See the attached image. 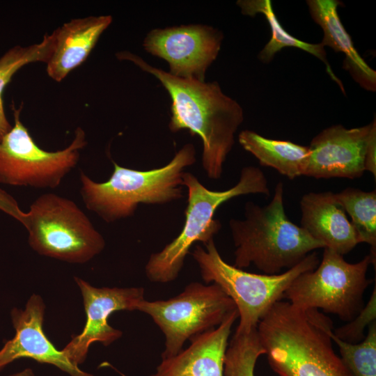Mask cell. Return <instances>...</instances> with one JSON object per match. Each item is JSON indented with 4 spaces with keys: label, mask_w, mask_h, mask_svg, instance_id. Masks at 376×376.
<instances>
[{
    "label": "cell",
    "mask_w": 376,
    "mask_h": 376,
    "mask_svg": "<svg viewBox=\"0 0 376 376\" xmlns=\"http://www.w3.org/2000/svg\"><path fill=\"white\" fill-rule=\"evenodd\" d=\"M118 57L132 61L162 83L171 99L169 129L173 132L188 130L198 135L203 169L208 178H220L235 134L244 120L240 104L224 94L217 81L175 77L129 52L120 53Z\"/></svg>",
    "instance_id": "1"
},
{
    "label": "cell",
    "mask_w": 376,
    "mask_h": 376,
    "mask_svg": "<svg viewBox=\"0 0 376 376\" xmlns=\"http://www.w3.org/2000/svg\"><path fill=\"white\" fill-rule=\"evenodd\" d=\"M257 330L268 363L279 376H353L333 348V322L318 309L280 300Z\"/></svg>",
    "instance_id": "2"
},
{
    "label": "cell",
    "mask_w": 376,
    "mask_h": 376,
    "mask_svg": "<svg viewBox=\"0 0 376 376\" xmlns=\"http://www.w3.org/2000/svg\"><path fill=\"white\" fill-rule=\"evenodd\" d=\"M281 182L276 184L271 201L265 206L247 202L244 219H232L229 226L235 247L234 266L253 264L265 274L281 273L301 262L324 245L287 217Z\"/></svg>",
    "instance_id": "3"
},
{
    "label": "cell",
    "mask_w": 376,
    "mask_h": 376,
    "mask_svg": "<svg viewBox=\"0 0 376 376\" xmlns=\"http://www.w3.org/2000/svg\"><path fill=\"white\" fill-rule=\"evenodd\" d=\"M195 162L191 143L185 144L167 164L158 169L135 170L112 161V174L103 182L80 171V195L88 210L112 223L133 216L139 204L163 205L180 199L184 171Z\"/></svg>",
    "instance_id": "4"
},
{
    "label": "cell",
    "mask_w": 376,
    "mask_h": 376,
    "mask_svg": "<svg viewBox=\"0 0 376 376\" xmlns=\"http://www.w3.org/2000/svg\"><path fill=\"white\" fill-rule=\"evenodd\" d=\"M182 184L188 191L185 224L173 241L160 251L150 255L145 272L148 279L154 283H166L175 280L191 246L196 242L205 244L213 239L221 227L220 222L214 219L221 205L242 195L270 194L264 173L253 166L244 167L237 183L224 191L207 189L188 172L183 174Z\"/></svg>",
    "instance_id": "5"
},
{
    "label": "cell",
    "mask_w": 376,
    "mask_h": 376,
    "mask_svg": "<svg viewBox=\"0 0 376 376\" xmlns=\"http://www.w3.org/2000/svg\"><path fill=\"white\" fill-rule=\"evenodd\" d=\"M197 245L191 256L198 264L203 280L215 283L233 301L238 312L235 331L244 332L257 327L261 318L283 296L301 274L313 270L320 263L315 251L284 272L276 274H255L227 263L220 256L214 240Z\"/></svg>",
    "instance_id": "6"
},
{
    "label": "cell",
    "mask_w": 376,
    "mask_h": 376,
    "mask_svg": "<svg viewBox=\"0 0 376 376\" xmlns=\"http://www.w3.org/2000/svg\"><path fill=\"white\" fill-rule=\"evenodd\" d=\"M28 242L38 254L84 263L100 254L105 240L72 200L53 193L38 196L26 212Z\"/></svg>",
    "instance_id": "7"
},
{
    "label": "cell",
    "mask_w": 376,
    "mask_h": 376,
    "mask_svg": "<svg viewBox=\"0 0 376 376\" xmlns=\"http://www.w3.org/2000/svg\"><path fill=\"white\" fill-rule=\"evenodd\" d=\"M313 270L299 275L287 288L283 299L304 309H322L346 322L364 306L363 295L370 281L367 272L375 258L370 253L355 263L328 248Z\"/></svg>",
    "instance_id": "8"
},
{
    "label": "cell",
    "mask_w": 376,
    "mask_h": 376,
    "mask_svg": "<svg viewBox=\"0 0 376 376\" xmlns=\"http://www.w3.org/2000/svg\"><path fill=\"white\" fill-rule=\"evenodd\" d=\"M236 309L218 285L192 282L171 299H144L136 311L150 316L164 334L163 359L176 355L187 340L219 326Z\"/></svg>",
    "instance_id": "9"
},
{
    "label": "cell",
    "mask_w": 376,
    "mask_h": 376,
    "mask_svg": "<svg viewBox=\"0 0 376 376\" xmlns=\"http://www.w3.org/2000/svg\"><path fill=\"white\" fill-rule=\"evenodd\" d=\"M14 125L0 141V183L35 189H55L77 166L87 144L81 127L70 144L57 151L39 147L20 120L21 108L13 107Z\"/></svg>",
    "instance_id": "10"
},
{
    "label": "cell",
    "mask_w": 376,
    "mask_h": 376,
    "mask_svg": "<svg viewBox=\"0 0 376 376\" xmlns=\"http://www.w3.org/2000/svg\"><path fill=\"white\" fill-rule=\"evenodd\" d=\"M222 33L207 25L191 24L157 29L143 41L150 54L165 60L173 76L204 81L208 67L217 58Z\"/></svg>",
    "instance_id": "11"
},
{
    "label": "cell",
    "mask_w": 376,
    "mask_h": 376,
    "mask_svg": "<svg viewBox=\"0 0 376 376\" xmlns=\"http://www.w3.org/2000/svg\"><path fill=\"white\" fill-rule=\"evenodd\" d=\"M82 297L86 321L82 331L72 338L63 352L74 365L83 363L90 345L99 342L108 346L119 339L123 332L111 327L110 315L120 311H136L143 300V288H96L79 277H75Z\"/></svg>",
    "instance_id": "12"
},
{
    "label": "cell",
    "mask_w": 376,
    "mask_h": 376,
    "mask_svg": "<svg viewBox=\"0 0 376 376\" xmlns=\"http://www.w3.org/2000/svg\"><path fill=\"white\" fill-rule=\"evenodd\" d=\"M375 120L352 129L335 125L321 131L308 146L310 157L305 176L316 179L361 177L365 172L366 148Z\"/></svg>",
    "instance_id": "13"
},
{
    "label": "cell",
    "mask_w": 376,
    "mask_h": 376,
    "mask_svg": "<svg viewBox=\"0 0 376 376\" xmlns=\"http://www.w3.org/2000/svg\"><path fill=\"white\" fill-rule=\"evenodd\" d=\"M45 311L44 301L36 294L30 297L24 309L14 308L11 311L15 334L0 350V370L17 359L30 358L53 365L70 376H94L72 363L63 351L50 342L43 331Z\"/></svg>",
    "instance_id": "14"
},
{
    "label": "cell",
    "mask_w": 376,
    "mask_h": 376,
    "mask_svg": "<svg viewBox=\"0 0 376 376\" xmlns=\"http://www.w3.org/2000/svg\"><path fill=\"white\" fill-rule=\"evenodd\" d=\"M238 317L236 309L219 326L194 336L187 348L162 359L149 376H224L228 338Z\"/></svg>",
    "instance_id": "15"
},
{
    "label": "cell",
    "mask_w": 376,
    "mask_h": 376,
    "mask_svg": "<svg viewBox=\"0 0 376 376\" xmlns=\"http://www.w3.org/2000/svg\"><path fill=\"white\" fill-rule=\"evenodd\" d=\"M299 206L300 226L324 248L344 256L359 244L335 193H306L301 198Z\"/></svg>",
    "instance_id": "16"
},
{
    "label": "cell",
    "mask_w": 376,
    "mask_h": 376,
    "mask_svg": "<svg viewBox=\"0 0 376 376\" xmlns=\"http://www.w3.org/2000/svg\"><path fill=\"white\" fill-rule=\"evenodd\" d=\"M111 22L110 15L90 16L73 19L54 31V45L47 62L48 75L62 81L86 60Z\"/></svg>",
    "instance_id": "17"
},
{
    "label": "cell",
    "mask_w": 376,
    "mask_h": 376,
    "mask_svg": "<svg viewBox=\"0 0 376 376\" xmlns=\"http://www.w3.org/2000/svg\"><path fill=\"white\" fill-rule=\"evenodd\" d=\"M306 4L312 19L323 31L321 43L343 53V68L362 88L375 91L376 72L359 55L339 17L338 7L342 3L338 0H308Z\"/></svg>",
    "instance_id": "18"
},
{
    "label": "cell",
    "mask_w": 376,
    "mask_h": 376,
    "mask_svg": "<svg viewBox=\"0 0 376 376\" xmlns=\"http://www.w3.org/2000/svg\"><path fill=\"white\" fill-rule=\"evenodd\" d=\"M238 141L260 165L273 168L290 180L305 175L310 157L308 146L268 139L248 130L240 133Z\"/></svg>",
    "instance_id": "19"
},
{
    "label": "cell",
    "mask_w": 376,
    "mask_h": 376,
    "mask_svg": "<svg viewBox=\"0 0 376 376\" xmlns=\"http://www.w3.org/2000/svg\"><path fill=\"white\" fill-rule=\"evenodd\" d=\"M237 4L241 8L242 13L245 15L255 16L263 15L271 29V38L258 54L259 59L264 63L272 61L275 54L285 47H295L307 52L315 56L325 65L327 74L345 93L343 84L333 72L327 58L324 46L321 43H309L302 41L290 35L285 31L278 20L272 1L269 0H240Z\"/></svg>",
    "instance_id": "20"
},
{
    "label": "cell",
    "mask_w": 376,
    "mask_h": 376,
    "mask_svg": "<svg viewBox=\"0 0 376 376\" xmlns=\"http://www.w3.org/2000/svg\"><path fill=\"white\" fill-rule=\"evenodd\" d=\"M54 31L45 35L42 41L31 45L15 46L0 57V141L12 127L3 106V93L14 75L23 66L33 62L47 63L54 45Z\"/></svg>",
    "instance_id": "21"
},
{
    "label": "cell",
    "mask_w": 376,
    "mask_h": 376,
    "mask_svg": "<svg viewBox=\"0 0 376 376\" xmlns=\"http://www.w3.org/2000/svg\"><path fill=\"white\" fill-rule=\"evenodd\" d=\"M338 203L351 217V224L359 243L370 246V254H376V191L347 187L335 194Z\"/></svg>",
    "instance_id": "22"
},
{
    "label": "cell",
    "mask_w": 376,
    "mask_h": 376,
    "mask_svg": "<svg viewBox=\"0 0 376 376\" xmlns=\"http://www.w3.org/2000/svg\"><path fill=\"white\" fill-rule=\"evenodd\" d=\"M265 354L257 327L235 334L226 350L224 376H255L258 359Z\"/></svg>",
    "instance_id": "23"
},
{
    "label": "cell",
    "mask_w": 376,
    "mask_h": 376,
    "mask_svg": "<svg viewBox=\"0 0 376 376\" xmlns=\"http://www.w3.org/2000/svg\"><path fill=\"white\" fill-rule=\"evenodd\" d=\"M331 337L338 347L340 357L353 376H376V321L368 327V333L358 343H349Z\"/></svg>",
    "instance_id": "24"
},
{
    "label": "cell",
    "mask_w": 376,
    "mask_h": 376,
    "mask_svg": "<svg viewBox=\"0 0 376 376\" xmlns=\"http://www.w3.org/2000/svg\"><path fill=\"white\" fill-rule=\"evenodd\" d=\"M376 321V288L371 294L368 302L363 306L359 313L344 325L334 329V335L339 339L349 343H358L365 337L366 327Z\"/></svg>",
    "instance_id": "25"
},
{
    "label": "cell",
    "mask_w": 376,
    "mask_h": 376,
    "mask_svg": "<svg viewBox=\"0 0 376 376\" xmlns=\"http://www.w3.org/2000/svg\"><path fill=\"white\" fill-rule=\"evenodd\" d=\"M0 210L15 219L22 225L24 224L26 212L20 209L17 201L14 197L1 188Z\"/></svg>",
    "instance_id": "26"
},
{
    "label": "cell",
    "mask_w": 376,
    "mask_h": 376,
    "mask_svg": "<svg viewBox=\"0 0 376 376\" xmlns=\"http://www.w3.org/2000/svg\"><path fill=\"white\" fill-rule=\"evenodd\" d=\"M364 167L365 171H369L376 178V120L374 121L367 143Z\"/></svg>",
    "instance_id": "27"
},
{
    "label": "cell",
    "mask_w": 376,
    "mask_h": 376,
    "mask_svg": "<svg viewBox=\"0 0 376 376\" xmlns=\"http://www.w3.org/2000/svg\"><path fill=\"white\" fill-rule=\"evenodd\" d=\"M9 376H36V375L32 369L27 368L19 372L11 374Z\"/></svg>",
    "instance_id": "28"
}]
</instances>
